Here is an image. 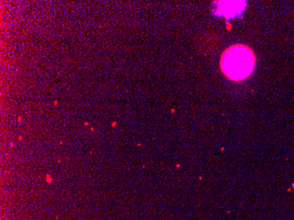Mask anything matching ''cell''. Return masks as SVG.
<instances>
[{
  "label": "cell",
  "mask_w": 294,
  "mask_h": 220,
  "mask_svg": "<svg viewBox=\"0 0 294 220\" xmlns=\"http://www.w3.org/2000/svg\"><path fill=\"white\" fill-rule=\"evenodd\" d=\"M220 64L226 77L234 81L242 80L253 71L254 56L247 46L234 45L224 52Z\"/></svg>",
  "instance_id": "1"
},
{
  "label": "cell",
  "mask_w": 294,
  "mask_h": 220,
  "mask_svg": "<svg viewBox=\"0 0 294 220\" xmlns=\"http://www.w3.org/2000/svg\"><path fill=\"white\" fill-rule=\"evenodd\" d=\"M219 4L220 7L219 10L221 11V13L225 16V17H232L235 16L239 10H240V6H243L244 2H237V1H225V2H220Z\"/></svg>",
  "instance_id": "2"
}]
</instances>
